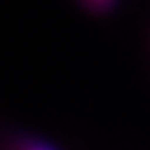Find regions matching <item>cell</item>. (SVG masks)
<instances>
[{"instance_id": "1", "label": "cell", "mask_w": 150, "mask_h": 150, "mask_svg": "<svg viewBox=\"0 0 150 150\" xmlns=\"http://www.w3.org/2000/svg\"><path fill=\"white\" fill-rule=\"evenodd\" d=\"M2 150H61L47 137L20 127H6L2 134Z\"/></svg>"}, {"instance_id": "2", "label": "cell", "mask_w": 150, "mask_h": 150, "mask_svg": "<svg viewBox=\"0 0 150 150\" xmlns=\"http://www.w3.org/2000/svg\"><path fill=\"white\" fill-rule=\"evenodd\" d=\"M86 12L94 14V16H105L109 12L115 10L119 0H78Z\"/></svg>"}]
</instances>
